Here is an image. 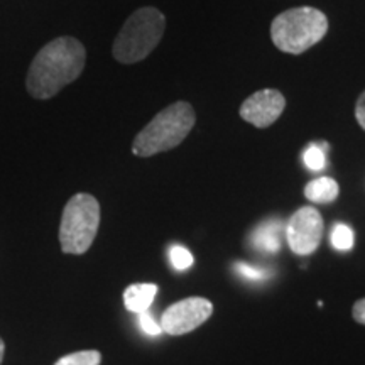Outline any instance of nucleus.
<instances>
[{
    "label": "nucleus",
    "instance_id": "obj_1",
    "mask_svg": "<svg viewBox=\"0 0 365 365\" xmlns=\"http://www.w3.org/2000/svg\"><path fill=\"white\" fill-rule=\"evenodd\" d=\"M85 46L71 36L53 39L39 49L26 76L27 93L36 100H48L78 80L85 70Z\"/></svg>",
    "mask_w": 365,
    "mask_h": 365
},
{
    "label": "nucleus",
    "instance_id": "obj_2",
    "mask_svg": "<svg viewBox=\"0 0 365 365\" xmlns=\"http://www.w3.org/2000/svg\"><path fill=\"white\" fill-rule=\"evenodd\" d=\"M195 122V110L188 102L168 105L135 135L132 153L139 158H149L175 149L193 130Z\"/></svg>",
    "mask_w": 365,
    "mask_h": 365
},
{
    "label": "nucleus",
    "instance_id": "obj_3",
    "mask_svg": "<svg viewBox=\"0 0 365 365\" xmlns=\"http://www.w3.org/2000/svg\"><path fill=\"white\" fill-rule=\"evenodd\" d=\"M166 17L156 7L137 9L122 26L112 46V54L122 65L143 61L161 43Z\"/></svg>",
    "mask_w": 365,
    "mask_h": 365
},
{
    "label": "nucleus",
    "instance_id": "obj_4",
    "mask_svg": "<svg viewBox=\"0 0 365 365\" xmlns=\"http://www.w3.org/2000/svg\"><path fill=\"white\" fill-rule=\"evenodd\" d=\"M328 33V19L314 7H294L274 17L271 39L282 53L301 54L318 44Z\"/></svg>",
    "mask_w": 365,
    "mask_h": 365
},
{
    "label": "nucleus",
    "instance_id": "obj_5",
    "mask_svg": "<svg viewBox=\"0 0 365 365\" xmlns=\"http://www.w3.org/2000/svg\"><path fill=\"white\" fill-rule=\"evenodd\" d=\"M100 227V205L95 196L78 193L68 200L59 225L63 252L80 255L91 247Z\"/></svg>",
    "mask_w": 365,
    "mask_h": 365
},
{
    "label": "nucleus",
    "instance_id": "obj_6",
    "mask_svg": "<svg viewBox=\"0 0 365 365\" xmlns=\"http://www.w3.org/2000/svg\"><path fill=\"white\" fill-rule=\"evenodd\" d=\"M287 245L296 255H309L319 247L323 237V218L314 207L294 212L284 227Z\"/></svg>",
    "mask_w": 365,
    "mask_h": 365
},
{
    "label": "nucleus",
    "instance_id": "obj_7",
    "mask_svg": "<svg viewBox=\"0 0 365 365\" xmlns=\"http://www.w3.org/2000/svg\"><path fill=\"white\" fill-rule=\"evenodd\" d=\"M212 313L213 307L208 299L200 296L181 299L163 313L161 328L168 335H185L203 325Z\"/></svg>",
    "mask_w": 365,
    "mask_h": 365
},
{
    "label": "nucleus",
    "instance_id": "obj_8",
    "mask_svg": "<svg viewBox=\"0 0 365 365\" xmlns=\"http://www.w3.org/2000/svg\"><path fill=\"white\" fill-rule=\"evenodd\" d=\"M286 98L279 90H259L240 105V117L257 129L272 125L284 112Z\"/></svg>",
    "mask_w": 365,
    "mask_h": 365
},
{
    "label": "nucleus",
    "instance_id": "obj_9",
    "mask_svg": "<svg viewBox=\"0 0 365 365\" xmlns=\"http://www.w3.org/2000/svg\"><path fill=\"white\" fill-rule=\"evenodd\" d=\"M282 223L281 220H267L259 225L250 235V245L262 254H276L281 249L282 237Z\"/></svg>",
    "mask_w": 365,
    "mask_h": 365
},
{
    "label": "nucleus",
    "instance_id": "obj_10",
    "mask_svg": "<svg viewBox=\"0 0 365 365\" xmlns=\"http://www.w3.org/2000/svg\"><path fill=\"white\" fill-rule=\"evenodd\" d=\"M158 294V286L153 282H139L130 284L124 291V304L130 313H144L153 307L154 298Z\"/></svg>",
    "mask_w": 365,
    "mask_h": 365
},
{
    "label": "nucleus",
    "instance_id": "obj_11",
    "mask_svg": "<svg viewBox=\"0 0 365 365\" xmlns=\"http://www.w3.org/2000/svg\"><path fill=\"white\" fill-rule=\"evenodd\" d=\"M339 182L328 176L317 178L309 181L304 188V196L313 203H331L339 198Z\"/></svg>",
    "mask_w": 365,
    "mask_h": 365
},
{
    "label": "nucleus",
    "instance_id": "obj_12",
    "mask_svg": "<svg viewBox=\"0 0 365 365\" xmlns=\"http://www.w3.org/2000/svg\"><path fill=\"white\" fill-rule=\"evenodd\" d=\"M303 163L308 170L312 171H322L327 166V144L318 145L312 144L304 149L303 153Z\"/></svg>",
    "mask_w": 365,
    "mask_h": 365
},
{
    "label": "nucleus",
    "instance_id": "obj_13",
    "mask_svg": "<svg viewBox=\"0 0 365 365\" xmlns=\"http://www.w3.org/2000/svg\"><path fill=\"white\" fill-rule=\"evenodd\" d=\"M330 242L336 250H341V252L350 250L354 247V242H355L354 230L349 225H345V223H336L331 230Z\"/></svg>",
    "mask_w": 365,
    "mask_h": 365
},
{
    "label": "nucleus",
    "instance_id": "obj_14",
    "mask_svg": "<svg viewBox=\"0 0 365 365\" xmlns=\"http://www.w3.org/2000/svg\"><path fill=\"white\" fill-rule=\"evenodd\" d=\"M102 355L98 350H81L70 355H65L54 365H100Z\"/></svg>",
    "mask_w": 365,
    "mask_h": 365
},
{
    "label": "nucleus",
    "instance_id": "obj_15",
    "mask_svg": "<svg viewBox=\"0 0 365 365\" xmlns=\"http://www.w3.org/2000/svg\"><path fill=\"white\" fill-rule=\"evenodd\" d=\"M170 261L176 271H186V269L193 266L195 259L188 249L182 247L180 244H176L170 247Z\"/></svg>",
    "mask_w": 365,
    "mask_h": 365
},
{
    "label": "nucleus",
    "instance_id": "obj_16",
    "mask_svg": "<svg viewBox=\"0 0 365 365\" xmlns=\"http://www.w3.org/2000/svg\"><path fill=\"white\" fill-rule=\"evenodd\" d=\"M234 269L239 276H242L244 279H247V281H252V282L264 281V279H267V276H269V271H266V269L255 267V266H252V264H247V262H235Z\"/></svg>",
    "mask_w": 365,
    "mask_h": 365
},
{
    "label": "nucleus",
    "instance_id": "obj_17",
    "mask_svg": "<svg viewBox=\"0 0 365 365\" xmlns=\"http://www.w3.org/2000/svg\"><path fill=\"white\" fill-rule=\"evenodd\" d=\"M139 327L145 335H150V336H158L163 333L161 325H159L156 319H154L153 314L149 313V309L144 313H139Z\"/></svg>",
    "mask_w": 365,
    "mask_h": 365
},
{
    "label": "nucleus",
    "instance_id": "obj_18",
    "mask_svg": "<svg viewBox=\"0 0 365 365\" xmlns=\"http://www.w3.org/2000/svg\"><path fill=\"white\" fill-rule=\"evenodd\" d=\"M355 118H357L359 125L365 130V91L359 97L357 103H355Z\"/></svg>",
    "mask_w": 365,
    "mask_h": 365
},
{
    "label": "nucleus",
    "instance_id": "obj_19",
    "mask_svg": "<svg viewBox=\"0 0 365 365\" xmlns=\"http://www.w3.org/2000/svg\"><path fill=\"white\" fill-rule=\"evenodd\" d=\"M352 314H354L355 322H359L360 325H365V298L359 299L357 303L354 304Z\"/></svg>",
    "mask_w": 365,
    "mask_h": 365
},
{
    "label": "nucleus",
    "instance_id": "obj_20",
    "mask_svg": "<svg viewBox=\"0 0 365 365\" xmlns=\"http://www.w3.org/2000/svg\"><path fill=\"white\" fill-rule=\"evenodd\" d=\"M4 350H6V345H4L2 339H0V364H2V360H4Z\"/></svg>",
    "mask_w": 365,
    "mask_h": 365
}]
</instances>
